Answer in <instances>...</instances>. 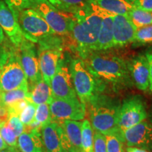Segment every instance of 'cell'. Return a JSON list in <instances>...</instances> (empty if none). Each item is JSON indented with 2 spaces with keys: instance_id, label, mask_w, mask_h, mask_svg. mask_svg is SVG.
Returning a JSON list of instances; mask_svg holds the SVG:
<instances>
[{
  "instance_id": "1",
  "label": "cell",
  "mask_w": 152,
  "mask_h": 152,
  "mask_svg": "<svg viewBox=\"0 0 152 152\" xmlns=\"http://www.w3.org/2000/svg\"><path fill=\"white\" fill-rule=\"evenodd\" d=\"M82 58L87 70L100 83L119 87L132 84L128 62L121 57L106 51H95Z\"/></svg>"
},
{
  "instance_id": "3",
  "label": "cell",
  "mask_w": 152,
  "mask_h": 152,
  "mask_svg": "<svg viewBox=\"0 0 152 152\" xmlns=\"http://www.w3.org/2000/svg\"><path fill=\"white\" fill-rule=\"evenodd\" d=\"M121 104L106 95L99 93L86 106L93 130L104 134H113L123 142L122 132L118 127Z\"/></svg>"
},
{
  "instance_id": "36",
  "label": "cell",
  "mask_w": 152,
  "mask_h": 152,
  "mask_svg": "<svg viewBox=\"0 0 152 152\" xmlns=\"http://www.w3.org/2000/svg\"><path fill=\"white\" fill-rule=\"evenodd\" d=\"M9 116L8 109L0 104V124L7 122Z\"/></svg>"
},
{
  "instance_id": "20",
  "label": "cell",
  "mask_w": 152,
  "mask_h": 152,
  "mask_svg": "<svg viewBox=\"0 0 152 152\" xmlns=\"http://www.w3.org/2000/svg\"><path fill=\"white\" fill-rule=\"evenodd\" d=\"M17 148L20 152H45L41 130H26L18 137Z\"/></svg>"
},
{
  "instance_id": "44",
  "label": "cell",
  "mask_w": 152,
  "mask_h": 152,
  "mask_svg": "<svg viewBox=\"0 0 152 152\" xmlns=\"http://www.w3.org/2000/svg\"><path fill=\"white\" fill-rule=\"evenodd\" d=\"M151 124H152V123H151Z\"/></svg>"
},
{
  "instance_id": "15",
  "label": "cell",
  "mask_w": 152,
  "mask_h": 152,
  "mask_svg": "<svg viewBox=\"0 0 152 152\" xmlns=\"http://www.w3.org/2000/svg\"><path fill=\"white\" fill-rule=\"evenodd\" d=\"M137 28L128 15H114L113 20V47H121L134 42Z\"/></svg>"
},
{
  "instance_id": "4",
  "label": "cell",
  "mask_w": 152,
  "mask_h": 152,
  "mask_svg": "<svg viewBox=\"0 0 152 152\" xmlns=\"http://www.w3.org/2000/svg\"><path fill=\"white\" fill-rule=\"evenodd\" d=\"M28 86L18 48L6 39L0 48V92Z\"/></svg>"
},
{
  "instance_id": "7",
  "label": "cell",
  "mask_w": 152,
  "mask_h": 152,
  "mask_svg": "<svg viewBox=\"0 0 152 152\" xmlns=\"http://www.w3.org/2000/svg\"><path fill=\"white\" fill-rule=\"evenodd\" d=\"M57 36V35H56ZM38 60L42 79L50 85L51 80L56 73L63 57V49L56 36L39 44Z\"/></svg>"
},
{
  "instance_id": "23",
  "label": "cell",
  "mask_w": 152,
  "mask_h": 152,
  "mask_svg": "<svg viewBox=\"0 0 152 152\" xmlns=\"http://www.w3.org/2000/svg\"><path fill=\"white\" fill-rule=\"evenodd\" d=\"M23 100H29L28 86L10 91L0 92V104L8 109Z\"/></svg>"
},
{
  "instance_id": "2",
  "label": "cell",
  "mask_w": 152,
  "mask_h": 152,
  "mask_svg": "<svg viewBox=\"0 0 152 152\" xmlns=\"http://www.w3.org/2000/svg\"><path fill=\"white\" fill-rule=\"evenodd\" d=\"M90 8L71 14V35L77 45L82 58L96 51L102 23L99 11L90 1Z\"/></svg>"
},
{
  "instance_id": "42",
  "label": "cell",
  "mask_w": 152,
  "mask_h": 152,
  "mask_svg": "<svg viewBox=\"0 0 152 152\" xmlns=\"http://www.w3.org/2000/svg\"><path fill=\"white\" fill-rule=\"evenodd\" d=\"M18 149H11V148H9V149L4 150V151H1L0 152H18Z\"/></svg>"
},
{
  "instance_id": "22",
  "label": "cell",
  "mask_w": 152,
  "mask_h": 152,
  "mask_svg": "<svg viewBox=\"0 0 152 152\" xmlns=\"http://www.w3.org/2000/svg\"><path fill=\"white\" fill-rule=\"evenodd\" d=\"M29 100L36 106L42 104H49L52 99L51 86L42 78L37 83L28 88Z\"/></svg>"
},
{
  "instance_id": "17",
  "label": "cell",
  "mask_w": 152,
  "mask_h": 152,
  "mask_svg": "<svg viewBox=\"0 0 152 152\" xmlns=\"http://www.w3.org/2000/svg\"><path fill=\"white\" fill-rule=\"evenodd\" d=\"M41 137L46 152H67L64 132L58 123L52 121L42 127Z\"/></svg>"
},
{
  "instance_id": "6",
  "label": "cell",
  "mask_w": 152,
  "mask_h": 152,
  "mask_svg": "<svg viewBox=\"0 0 152 152\" xmlns=\"http://www.w3.org/2000/svg\"><path fill=\"white\" fill-rule=\"evenodd\" d=\"M69 68L77 97L86 106L96 94L102 92V83L87 70L83 59H73Z\"/></svg>"
},
{
  "instance_id": "27",
  "label": "cell",
  "mask_w": 152,
  "mask_h": 152,
  "mask_svg": "<svg viewBox=\"0 0 152 152\" xmlns=\"http://www.w3.org/2000/svg\"><path fill=\"white\" fill-rule=\"evenodd\" d=\"M34 121L40 125L42 128L52 122L48 104H42L37 106Z\"/></svg>"
},
{
  "instance_id": "39",
  "label": "cell",
  "mask_w": 152,
  "mask_h": 152,
  "mask_svg": "<svg viewBox=\"0 0 152 152\" xmlns=\"http://www.w3.org/2000/svg\"><path fill=\"white\" fill-rule=\"evenodd\" d=\"M53 6H54L56 8L58 9H62V4L60 0H48Z\"/></svg>"
},
{
  "instance_id": "8",
  "label": "cell",
  "mask_w": 152,
  "mask_h": 152,
  "mask_svg": "<svg viewBox=\"0 0 152 152\" xmlns=\"http://www.w3.org/2000/svg\"><path fill=\"white\" fill-rule=\"evenodd\" d=\"M52 122L57 123L66 121H82L85 118L86 106L78 98H52L49 104Z\"/></svg>"
},
{
  "instance_id": "32",
  "label": "cell",
  "mask_w": 152,
  "mask_h": 152,
  "mask_svg": "<svg viewBox=\"0 0 152 152\" xmlns=\"http://www.w3.org/2000/svg\"><path fill=\"white\" fill-rule=\"evenodd\" d=\"M106 143L108 152H125L123 142L113 134H106Z\"/></svg>"
},
{
  "instance_id": "29",
  "label": "cell",
  "mask_w": 152,
  "mask_h": 152,
  "mask_svg": "<svg viewBox=\"0 0 152 152\" xmlns=\"http://www.w3.org/2000/svg\"><path fill=\"white\" fill-rule=\"evenodd\" d=\"M134 42L141 44L152 43V25L137 28Z\"/></svg>"
},
{
  "instance_id": "30",
  "label": "cell",
  "mask_w": 152,
  "mask_h": 152,
  "mask_svg": "<svg viewBox=\"0 0 152 152\" xmlns=\"http://www.w3.org/2000/svg\"><path fill=\"white\" fill-rule=\"evenodd\" d=\"M4 1L15 14L22 9H33L37 0H4Z\"/></svg>"
},
{
  "instance_id": "31",
  "label": "cell",
  "mask_w": 152,
  "mask_h": 152,
  "mask_svg": "<svg viewBox=\"0 0 152 152\" xmlns=\"http://www.w3.org/2000/svg\"><path fill=\"white\" fill-rule=\"evenodd\" d=\"M37 106L29 102L27 106L20 112L19 118L25 126L30 125L34 121Z\"/></svg>"
},
{
  "instance_id": "5",
  "label": "cell",
  "mask_w": 152,
  "mask_h": 152,
  "mask_svg": "<svg viewBox=\"0 0 152 152\" xmlns=\"http://www.w3.org/2000/svg\"><path fill=\"white\" fill-rule=\"evenodd\" d=\"M14 15L27 40L39 44L56 36L46 20L35 9H22Z\"/></svg>"
},
{
  "instance_id": "12",
  "label": "cell",
  "mask_w": 152,
  "mask_h": 152,
  "mask_svg": "<svg viewBox=\"0 0 152 152\" xmlns=\"http://www.w3.org/2000/svg\"><path fill=\"white\" fill-rule=\"evenodd\" d=\"M52 96L57 99H72L77 97L70 68L63 61H60L56 73L50 83Z\"/></svg>"
},
{
  "instance_id": "13",
  "label": "cell",
  "mask_w": 152,
  "mask_h": 152,
  "mask_svg": "<svg viewBox=\"0 0 152 152\" xmlns=\"http://www.w3.org/2000/svg\"><path fill=\"white\" fill-rule=\"evenodd\" d=\"M0 28L8 37L9 40L16 48L27 40L20 27L16 16L4 0H0Z\"/></svg>"
},
{
  "instance_id": "40",
  "label": "cell",
  "mask_w": 152,
  "mask_h": 152,
  "mask_svg": "<svg viewBox=\"0 0 152 152\" xmlns=\"http://www.w3.org/2000/svg\"><path fill=\"white\" fill-rule=\"evenodd\" d=\"M7 149H9V147L6 144V142L4 141L3 138L1 137V134H0V151H4V150H6Z\"/></svg>"
},
{
  "instance_id": "34",
  "label": "cell",
  "mask_w": 152,
  "mask_h": 152,
  "mask_svg": "<svg viewBox=\"0 0 152 152\" xmlns=\"http://www.w3.org/2000/svg\"><path fill=\"white\" fill-rule=\"evenodd\" d=\"M94 152H108L105 135L97 131L94 132Z\"/></svg>"
},
{
  "instance_id": "9",
  "label": "cell",
  "mask_w": 152,
  "mask_h": 152,
  "mask_svg": "<svg viewBox=\"0 0 152 152\" xmlns=\"http://www.w3.org/2000/svg\"><path fill=\"white\" fill-rule=\"evenodd\" d=\"M33 9L40 14L56 35H71V15L59 11L48 0H37Z\"/></svg>"
},
{
  "instance_id": "16",
  "label": "cell",
  "mask_w": 152,
  "mask_h": 152,
  "mask_svg": "<svg viewBox=\"0 0 152 152\" xmlns=\"http://www.w3.org/2000/svg\"><path fill=\"white\" fill-rule=\"evenodd\" d=\"M128 68L132 84L143 92L149 88V64L145 55L140 54L128 62Z\"/></svg>"
},
{
  "instance_id": "41",
  "label": "cell",
  "mask_w": 152,
  "mask_h": 152,
  "mask_svg": "<svg viewBox=\"0 0 152 152\" xmlns=\"http://www.w3.org/2000/svg\"><path fill=\"white\" fill-rule=\"evenodd\" d=\"M6 39H7V38L5 37V34L3 32L2 29L0 28V48L2 47L4 43L5 42Z\"/></svg>"
},
{
  "instance_id": "11",
  "label": "cell",
  "mask_w": 152,
  "mask_h": 152,
  "mask_svg": "<svg viewBox=\"0 0 152 152\" xmlns=\"http://www.w3.org/2000/svg\"><path fill=\"white\" fill-rule=\"evenodd\" d=\"M20 63L28 80V88L42 78L35 43L26 40L18 48Z\"/></svg>"
},
{
  "instance_id": "38",
  "label": "cell",
  "mask_w": 152,
  "mask_h": 152,
  "mask_svg": "<svg viewBox=\"0 0 152 152\" xmlns=\"http://www.w3.org/2000/svg\"><path fill=\"white\" fill-rule=\"evenodd\" d=\"M126 152H150L148 150L141 149V148L128 147L126 149Z\"/></svg>"
},
{
  "instance_id": "43",
  "label": "cell",
  "mask_w": 152,
  "mask_h": 152,
  "mask_svg": "<svg viewBox=\"0 0 152 152\" xmlns=\"http://www.w3.org/2000/svg\"><path fill=\"white\" fill-rule=\"evenodd\" d=\"M18 152H19V151H18Z\"/></svg>"
},
{
  "instance_id": "37",
  "label": "cell",
  "mask_w": 152,
  "mask_h": 152,
  "mask_svg": "<svg viewBox=\"0 0 152 152\" xmlns=\"http://www.w3.org/2000/svg\"><path fill=\"white\" fill-rule=\"evenodd\" d=\"M149 64V90L152 92V53H147L145 54Z\"/></svg>"
},
{
  "instance_id": "33",
  "label": "cell",
  "mask_w": 152,
  "mask_h": 152,
  "mask_svg": "<svg viewBox=\"0 0 152 152\" xmlns=\"http://www.w3.org/2000/svg\"><path fill=\"white\" fill-rule=\"evenodd\" d=\"M7 123L11 127L16 133V136L18 137L25 132V125L23 124L21 121L20 120L19 115L16 114L9 113V116L7 121Z\"/></svg>"
},
{
  "instance_id": "28",
  "label": "cell",
  "mask_w": 152,
  "mask_h": 152,
  "mask_svg": "<svg viewBox=\"0 0 152 152\" xmlns=\"http://www.w3.org/2000/svg\"><path fill=\"white\" fill-rule=\"evenodd\" d=\"M62 4V9L71 12V14L80 10L87 9L90 7L89 0H60Z\"/></svg>"
},
{
  "instance_id": "35",
  "label": "cell",
  "mask_w": 152,
  "mask_h": 152,
  "mask_svg": "<svg viewBox=\"0 0 152 152\" xmlns=\"http://www.w3.org/2000/svg\"><path fill=\"white\" fill-rule=\"evenodd\" d=\"M134 8L152 11V0H130Z\"/></svg>"
},
{
  "instance_id": "10",
  "label": "cell",
  "mask_w": 152,
  "mask_h": 152,
  "mask_svg": "<svg viewBox=\"0 0 152 152\" xmlns=\"http://www.w3.org/2000/svg\"><path fill=\"white\" fill-rule=\"evenodd\" d=\"M147 112L142 99L131 96L123 101L119 109L118 127L124 131L147 119Z\"/></svg>"
},
{
  "instance_id": "14",
  "label": "cell",
  "mask_w": 152,
  "mask_h": 152,
  "mask_svg": "<svg viewBox=\"0 0 152 152\" xmlns=\"http://www.w3.org/2000/svg\"><path fill=\"white\" fill-rule=\"evenodd\" d=\"M122 137L128 147L152 149V124L146 120L122 131Z\"/></svg>"
},
{
  "instance_id": "19",
  "label": "cell",
  "mask_w": 152,
  "mask_h": 152,
  "mask_svg": "<svg viewBox=\"0 0 152 152\" xmlns=\"http://www.w3.org/2000/svg\"><path fill=\"white\" fill-rule=\"evenodd\" d=\"M96 7L99 11L102 16V23L99 32L96 51H106L108 49L113 48V20L114 15L104 11L98 8L96 6Z\"/></svg>"
},
{
  "instance_id": "18",
  "label": "cell",
  "mask_w": 152,
  "mask_h": 152,
  "mask_svg": "<svg viewBox=\"0 0 152 152\" xmlns=\"http://www.w3.org/2000/svg\"><path fill=\"white\" fill-rule=\"evenodd\" d=\"M58 124L61 125L63 129L67 152H83L81 142L82 123L66 120Z\"/></svg>"
},
{
  "instance_id": "21",
  "label": "cell",
  "mask_w": 152,
  "mask_h": 152,
  "mask_svg": "<svg viewBox=\"0 0 152 152\" xmlns=\"http://www.w3.org/2000/svg\"><path fill=\"white\" fill-rule=\"evenodd\" d=\"M104 11L113 15H128L134 9L130 0H90Z\"/></svg>"
},
{
  "instance_id": "26",
  "label": "cell",
  "mask_w": 152,
  "mask_h": 152,
  "mask_svg": "<svg viewBox=\"0 0 152 152\" xmlns=\"http://www.w3.org/2000/svg\"><path fill=\"white\" fill-rule=\"evenodd\" d=\"M0 134L9 148L18 149L17 148L18 137L7 122L0 124Z\"/></svg>"
},
{
  "instance_id": "24",
  "label": "cell",
  "mask_w": 152,
  "mask_h": 152,
  "mask_svg": "<svg viewBox=\"0 0 152 152\" xmlns=\"http://www.w3.org/2000/svg\"><path fill=\"white\" fill-rule=\"evenodd\" d=\"M81 142L83 152H94V130L87 119L82 123Z\"/></svg>"
},
{
  "instance_id": "25",
  "label": "cell",
  "mask_w": 152,
  "mask_h": 152,
  "mask_svg": "<svg viewBox=\"0 0 152 152\" xmlns=\"http://www.w3.org/2000/svg\"><path fill=\"white\" fill-rule=\"evenodd\" d=\"M128 16L137 28L152 25V11L134 8L129 12Z\"/></svg>"
}]
</instances>
